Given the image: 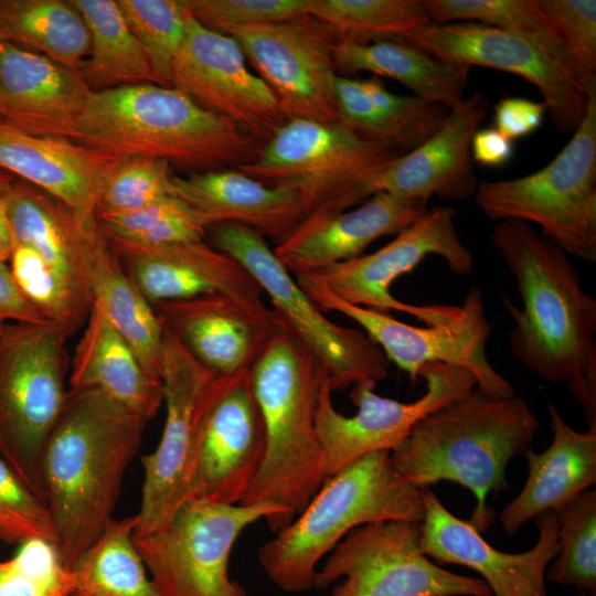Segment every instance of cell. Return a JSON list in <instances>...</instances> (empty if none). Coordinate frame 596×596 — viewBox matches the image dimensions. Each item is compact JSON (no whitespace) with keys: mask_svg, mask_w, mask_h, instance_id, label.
Wrapping results in <instances>:
<instances>
[{"mask_svg":"<svg viewBox=\"0 0 596 596\" xmlns=\"http://www.w3.org/2000/svg\"><path fill=\"white\" fill-rule=\"evenodd\" d=\"M361 82L390 127L393 140L407 151L427 140L448 116L449 110L441 105L390 92L375 76Z\"/></svg>","mask_w":596,"mask_h":596,"instance_id":"46","label":"cell"},{"mask_svg":"<svg viewBox=\"0 0 596 596\" xmlns=\"http://www.w3.org/2000/svg\"><path fill=\"white\" fill-rule=\"evenodd\" d=\"M11 322H46L40 311L23 296L9 266L0 260V327Z\"/></svg>","mask_w":596,"mask_h":596,"instance_id":"51","label":"cell"},{"mask_svg":"<svg viewBox=\"0 0 596 596\" xmlns=\"http://www.w3.org/2000/svg\"><path fill=\"white\" fill-rule=\"evenodd\" d=\"M475 204L492 221L535 224L570 256L596 262V87L583 120L544 168L478 183Z\"/></svg>","mask_w":596,"mask_h":596,"instance_id":"8","label":"cell"},{"mask_svg":"<svg viewBox=\"0 0 596 596\" xmlns=\"http://www.w3.org/2000/svg\"><path fill=\"white\" fill-rule=\"evenodd\" d=\"M488 105L479 92L465 97L427 140L389 164L375 180V193L387 192L425 202L433 195L450 201L473 196L479 182L470 147L487 116Z\"/></svg>","mask_w":596,"mask_h":596,"instance_id":"25","label":"cell"},{"mask_svg":"<svg viewBox=\"0 0 596 596\" xmlns=\"http://www.w3.org/2000/svg\"><path fill=\"white\" fill-rule=\"evenodd\" d=\"M556 33L564 62L587 92L596 87V1L538 0Z\"/></svg>","mask_w":596,"mask_h":596,"instance_id":"45","label":"cell"},{"mask_svg":"<svg viewBox=\"0 0 596 596\" xmlns=\"http://www.w3.org/2000/svg\"><path fill=\"white\" fill-rule=\"evenodd\" d=\"M2 200L15 245L33 248L53 270L94 299L92 268L106 238L97 215L76 212L22 180H15Z\"/></svg>","mask_w":596,"mask_h":596,"instance_id":"27","label":"cell"},{"mask_svg":"<svg viewBox=\"0 0 596 596\" xmlns=\"http://www.w3.org/2000/svg\"><path fill=\"white\" fill-rule=\"evenodd\" d=\"M307 14L337 41L398 40L432 23L425 0H308Z\"/></svg>","mask_w":596,"mask_h":596,"instance_id":"37","label":"cell"},{"mask_svg":"<svg viewBox=\"0 0 596 596\" xmlns=\"http://www.w3.org/2000/svg\"><path fill=\"white\" fill-rule=\"evenodd\" d=\"M97 219L107 237L147 246L203 241L207 230L196 211L175 195Z\"/></svg>","mask_w":596,"mask_h":596,"instance_id":"41","label":"cell"},{"mask_svg":"<svg viewBox=\"0 0 596 596\" xmlns=\"http://www.w3.org/2000/svg\"><path fill=\"white\" fill-rule=\"evenodd\" d=\"M455 217L456 212L450 206L427 210L376 252L313 273L349 304L384 313L406 312L428 327L454 322L462 316V306L411 305L396 299L390 288L428 255L441 257L455 274L471 273L473 256L459 238Z\"/></svg>","mask_w":596,"mask_h":596,"instance_id":"15","label":"cell"},{"mask_svg":"<svg viewBox=\"0 0 596 596\" xmlns=\"http://www.w3.org/2000/svg\"><path fill=\"white\" fill-rule=\"evenodd\" d=\"M300 288L323 312L337 311L358 322L390 362L415 381L428 363H445L469 370L477 387L497 398L515 396L512 384L494 370L486 345L491 326L482 292L473 286L462 302V316L447 324L417 327L392 316L349 304L334 295L316 273L295 275Z\"/></svg>","mask_w":596,"mask_h":596,"instance_id":"14","label":"cell"},{"mask_svg":"<svg viewBox=\"0 0 596 596\" xmlns=\"http://www.w3.org/2000/svg\"><path fill=\"white\" fill-rule=\"evenodd\" d=\"M445 62L500 70L524 78L541 94L554 127L574 132L589 92L546 47L523 35L477 22L429 23L402 39Z\"/></svg>","mask_w":596,"mask_h":596,"instance_id":"18","label":"cell"},{"mask_svg":"<svg viewBox=\"0 0 596 596\" xmlns=\"http://www.w3.org/2000/svg\"><path fill=\"white\" fill-rule=\"evenodd\" d=\"M262 519L274 533L289 524L272 503L192 498L161 528L134 534V542L160 596H247L230 576V556L240 534Z\"/></svg>","mask_w":596,"mask_h":596,"instance_id":"10","label":"cell"},{"mask_svg":"<svg viewBox=\"0 0 596 596\" xmlns=\"http://www.w3.org/2000/svg\"><path fill=\"white\" fill-rule=\"evenodd\" d=\"M422 490L394 470L390 450L371 453L328 477L307 507L257 552L267 577L287 593L313 587L319 563L354 528L421 523Z\"/></svg>","mask_w":596,"mask_h":596,"instance_id":"6","label":"cell"},{"mask_svg":"<svg viewBox=\"0 0 596 596\" xmlns=\"http://www.w3.org/2000/svg\"><path fill=\"white\" fill-rule=\"evenodd\" d=\"M170 86L262 145L287 121L272 89L248 70L236 41L190 14L171 66Z\"/></svg>","mask_w":596,"mask_h":596,"instance_id":"19","label":"cell"},{"mask_svg":"<svg viewBox=\"0 0 596 596\" xmlns=\"http://www.w3.org/2000/svg\"><path fill=\"white\" fill-rule=\"evenodd\" d=\"M149 421L96 389H70L41 465L54 545L71 564L114 519Z\"/></svg>","mask_w":596,"mask_h":596,"instance_id":"2","label":"cell"},{"mask_svg":"<svg viewBox=\"0 0 596 596\" xmlns=\"http://www.w3.org/2000/svg\"><path fill=\"white\" fill-rule=\"evenodd\" d=\"M274 93L287 121L339 123L334 99L336 36L306 14L292 20L223 26Z\"/></svg>","mask_w":596,"mask_h":596,"instance_id":"17","label":"cell"},{"mask_svg":"<svg viewBox=\"0 0 596 596\" xmlns=\"http://www.w3.org/2000/svg\"><path fill=\"white\" fill-rule=\"evenodd\" d=\"M419 376L426 382V392L409 403L376 394V384L371 382L353 385L350 398L358 408L353 416L336 409L333 391L329 377L326 379L316 411V432L327 478L371 453L392 451L422 418L477 386L469 370L445 363L425 364Z\"/></svg>","mask_w":596,"mask_h":596,"instance_id":"16","label":"cell"},{"mask_svg":"<svg viewBox=\"0 0 596 596\" xmlns=\"http://www.w3.org/2000/svg\"><path fill=\"white\" fill-rule=\"evenodd\" d=\"M0 596H73L71 568L53 542L28 541L0 562Z\"/></svg>","mask_w":596,"mask_h":596,"instance_id":"44","label":"cell"},{"mask_svg":"<svg viewBox=\"0 0 596 596\" xmlns=\"http://www.w3.org/2000/svg\"><path fill=\"white\" fill-rule=\"evenodd\" d=\"M540 422L522 396L497 398L477 386L422 418L391 451L398 476L423 490L454 481L471 491L470 520L480 533L494 520L488 496L509 488V462L532 447Z\"/></svg>","mask_w":596,"mask_h":596,"instance_id":"3","label":"cell"},{"mask_svg":"<svg viewBox=\"0 0 596 596\" xmlns=\"http://www.w3.org/2000/svg\"><path fill=\"white\" fill-rule=\"evenodd\" d=\"M163 326L204 366L221 375L249 368L280 327L262 300L223 294L159 302Z\"/></svg>","mask_w":596,"mask_h":596,"instance_id":"22","label":"cell"},{"mask_svg":"<svg viewBox=\"0 0 596 596\" xmlns=\"http://www.w3.org/2000/svg\"><path fill=\"white\" fill-rule=\"evenodd\" d=\"M171 182L173 195L195 210L206 228L238 223L279 242L307 217L296 188L264 184L236 169L172 173Z\"/></svg>","mask_w":596,"mask_h":596,"instance_id":"28","label":"cell"},{"mask_svg":"<svg viewBox=\"0 0 596 596\" xmlns=\"http://www.w3.org/2000/svg\"><path fill=\"white\" fill-rule=\"evenodd\" d=\"M555 515L560 549L546 582L596 594V491H583Z\"/></svg>","mask_w":596,"mask_h":596,"instance_id":"39","label":"cell"},{"mask_svg":"<svg viewBox=\"0 0 596 596\" xmlns=\"http://www.w3.org/2000/svg\"><path fill=\"white\" fill-rule=\"evenodd\" d=\"M116 158L75 141L35 135L0 117V169L83 214H96L104 174Z\"/></svg>","mask_w":596,"mask_h":596,"instance_id":"29","label":"cell"},{"mask_svg":"<svg viewBox=\"0 0 596 596\" xmlns=\"http://www.w3.org/2000/svg\"><path fill=\"white\" fill-rule=\"evenodd\" d=\"M232 376L204 366L163 326L166 422L157 448L141 458L143 482L134 534L161 528L191 499L205 422Z\"/></svg>","mask_w":596,"mask_h":596,"instance_id":"11","label":"cell"},{"mask_svg":"<svg viewBox=\"0 0 596 596\" xmlns=\"http://www.w3.org/2000/svg\"><path fill=\"white\" fill-rule=\"evenodd\" d=\"M546 105L523 97H503L494 106L493 125L511 141L538 130L544 119Z\"/></svg>","mask_w":596,"mask_h":596,"instance_id":"50","label":"cell"},{"mask_svg":"<svg viewBox=\"0 0 596 596\" xmlns=\"http://www.w3.org/2000/svg\"><path fill=\"white\" fill-rule=\"evenodd\" d=\"M406 152L396 142L368 139L341 121L291 119L236 170L264 184L296 188L308 216L342 212L371 198L379 175Z\"/></svg>","mask_w":596,"mask_h":596,"instance_id":"7","label":"cell"},{"mask_svg":"<svg viewBox=\"0 0 596 596\" xmlns=\"http://www.w3.org/2000/svg\"><path fill=\"white\" fill-rule=\"evenodd\" d=\"M425 6L433 23L467 21L503 29L540 43L566 67L561 42L538 0H425Z\"/></svg>","mask_w":596,"mask_h":596,"instance_id":"40","label":"cell"},{"mask_svg":"<svg viewBox=\"0 0 596 596\" xmlns=\"http://www.w3.org/2000/svg\"><path fill=\"white\" fill-rule=\"evenodd\" d=\"M490 241L515 278L522 309L503 298L515 324L512 354L541 379L565 383L596 426V299L571 256L523 221L503 220Z\"/></svg>","mask_w":596,"mask_h":596,"instance_id":"1","label":"cell"},{"mask_svg":"<svg viewBox=\"0 0 596 596\" xmlns=\"http://www.w3.org/2000/svg\"><path fill=\"white\" fill-rule=\"evenodd\" d=\"M15 180L17 178L14 175L0 169V196L11 188Z\"/></svg>","mask_w":596,"mask_h":596,"instance_id":"54","label":"cell"},{"mask_svg":"<svg viewBox=\"0 0 596 596\" xmlns=\"http://www.w3.org/2000/svg\"><path fill=\"white\" fill-rule=\"evenodd\" d=\"M421 550L439 564H457L481 575L494 596H547L545 573L558 553L553 511L538 514L535 544L521 553L490 545L469 522L453 514L429 489L422 490Z\"/></svg>","mask_w":596,"mask_h":596,"instance_id":"20","label":"cell"},{"mask_svg":"<svg viewBox=\"0 0 596 596\" xmlns=\"http://www.w3.org/2000/svg\"><path fill=\"white\" fill-rule=\"evenodd\" d=\"M2 196H0V260L7 263L13 252L15 242L7 217Z\"/></svg>","mask_w":596,"mask_h":596,"instance_id":"53","label":"cell"},{"mask_svg":"<svg viewBox=\"0 0 596 596\" xmlns=\"http://www.w3.org/2000/svg\"><path fill=\"white\" fill-rule=\"evenodd\" d=\"M9 262L20 291L47 322L72 336L87 321L93 297L53 270L33 248L17 244Z\"/></svg>","mask_w":596,"mask_h":596,"instance_id":"38","label":"cell"},{"mask_svg":"<svg viewBox=\"0 0 596 596\" xmlns=\"http://www.w3.org/2000/svg\"><path fill=\"white\" fill-rule=\"evenodd\" d=\"M92 89L77 72L0 41V117L35 135L73 141Z\"/></svg>","mask_w":596,"mask_h":596,"instance_id":"26","label":"cell"},{"mask_svg":"<svg viewBox=\"0 0 596 596\" xmlns=\"http://www.w3.org/2000/svg\"><path fill=\"white\" fill-rule=\"evenodd\" d=\"M73 141L113 158L148 157L199 172L236 169L262 143L172 86L92 91Z\"/></svg>","mask_w":596,"mask_h":596,"instance_id":"4","label":"cell"},{"mask_svg":"<svg viewBox=\"0 0 596 596\" xmlns=\"http://www.w3.org/2000/svg\"><path fill=\"white\" fill-rule=\"evenodd\" d=\"M0 31L75 72L89 51L87 26L71 0H0Z\"/></svg>","mask_w":596,"mask_h":596,"instance_id":"35","label":"cell"},{"mask_svg":"<svg viewBox=\"0 0 596 596\" xmlns=\"http://www.w3.org/2000/svg\"><path fill=\"white\" fill-rule=\"evenodd\" d=\"M547 408L552 443L540 454L532 447L524 453L528 462L525 483L499 513L502 530L509 535L542 512L557 513L596 483V426L578 432L553 404L549 403Z\"/></svg>","mask_w":596,"mask_h":596,"instance_id":"30","label":"cell"},{"mask_svg":"<svg viewBox=\"0 0 596 596\" xmlns=\"http://www.w3.org/2000/svg\"><path fill=\"white\" fill-rule=\"evenodd\" d=\"M427 210L421 199L377 192L351 211L308 215L274 253L289 273L319 272L361 256L373 241L398 234Z\"/></svg>","mask_w":596,"mask_h":596,"instance_id":"24","label":"cell"},{"mask_svg":"<svg viewBox=\"0 0 596 596\" xmlns=\"http://www.w3.org/2000/svg\"><path fill=\"white\" fill-rule=\"evenodd\" d=\"M205 26H247L292 20L307 14L308 0H180Z\"/></svg>","mask_w":596,"mask_h":596,"instance_id":"48","label":"cell"},{"mask_svg":"<svg viewBox=\"0 0 596 596\" xmlns=\"http://www.w3.org/2000/svg\"><path fill=\"white\" fill-rule=\"evenodd\" d=\"M471 158L483 167H501L513 156V142L494 127L478 129L471 140Z\"/></svg>","mask_w":596,"mask_h":596,"instance_id":"52","label":"cell"},{"mask_svg":"<svg viewBox=\"0 0 596 596\" xmlns=\"http://www.w3.org/2000/svg\"><path fill=\"white\" fill-rule=\"evenodd\" d=\"M107 238L128 277L152 306L207 294L260 300L263 290L252 275L203 241L147 246Z\"/></svg>","mask_w":596,"mask_h":596,"instance_id":"23","label":"cell"},{"mask_svg":"<svg viewBox=\"0 0 596 596\" xmlns=\"http://www.w3.org/2000/svg\"><path fill=\"white\" fill-rule=\"evenodd\" d=\"M421 534L418 522L354 528L318 567L313 588L342 578L330 596H492L481 578L453 573L426 556Z\"/></svg>","mask_w":596,"mask_h":596,"instance_id":"13","label":"cell"},{"mask_svg":"<svg viewBox=\"0 0 596 596\" xmlns=\"http://www.w3.org/2000/svg\"><path fill=\"white\" fill-rule=\"evenodd\" d=\"M170 164L148 157L116 158L96 202L97 217L129 213L173 195Z\"/></svg>","mask_w":596,"mask_h":596,"instance_id":"42","label":"cell"},{"mask_svg":"<svg viewBox=\"0 0 596 596\" xmlns=\"http://www.w3.org/2000/svg\"><path fill=\"white\" fill-rule=\"evenodd\" d=\"M136 517L113 519L70 566L73 596H160L134 542Z\"/></svg>","mask_w":596,"mask_h":596,"instance_id":"36","label":"cell"},{"mask_svg":"<svg viewBox=\"0 0 596 596\" xmlns=\"http://www.w3.org/2000/svg\"><path fill=\"white\" fill-rule=\"evenodd\" d=\"M94 301L132 350L146 373L161 381L163 323L126 274L106 236L92 268Z\"/></svg>","mask_w":596,"mask_h":596,"instance_id":"34","label":"cell"},{"mask_svg":"<svg viewBox=\"0 0 596 596\" xmlns=\"http://www.w3.org/2000/svg\"><path fill=\"white\" fill-rule=\"evenodd\" d=\"M333 55L337 67L393 78L414 96L448 110L458 107L466 97L471 67L438 60L401 40H339Z\"/></svg>","mask_w":596,"mask_h":596,"instance_id":"32","label":"cell"},{"mask_svg":"<svg viewBox=\"0 0 596 596\" xmlns=\"http://www.w3.org/2000/svg\"><path fill=\"white\" fill-rule=\"evenodd\" d=\"M215 248L235 258L266 292L284 324L324 364L332 391L386 377L390 361L362 330L324 316L275 255L266 238L238 223L211 227Z\"/></svg>","mask_w":596,"mask_h":596,"instance_id":"12","label":"cell"},{"mask_svg":"<svg viewBox=\"0 0 596 596\" xmlns=\"http://www.w3.org/2000/svg\"><path fill=\"white\" fill-rule=\"evenodd\" d=\"M333 88L341 123L368 139L395 142L360 79L337 75Z\"/></svg>","mask_w":596,"mask_h":596,"instance_id":"49","label":"cell"},{"mask_svg":"<svg viewBox=\"0 0 596 596\" xmlns=\"http://www.w3.org/2000/svg\"><path fill=\"white\" fill-rule=\"evenodd\" d=\"M0 540L22 544L31 540L54 543L46 504L0 456Z\"/></svg>","mask_w":596,"mask_h":596,"instance_id":"47","label":"cell"},{"mask_svg":"<svg viewBox=\"0 0 596 596\" xmlns=\"http://www.w3.org/2000/svg\"><path fill=\"white\" fill-rule=\"evenodd\" d=\"M249 372L265 424L266 454L241 503L278 505L290 523L327 479L316 411L328 371L280 320Z\"/></svg>","mask_w":596,"mask_h":596,"instance_id":"5","label":"cell"},{"mask_svg":"<svg viewBox=\"0 0 596 596\" xmlns=\"http://www.w3.org/2000/svg\"><path fill=\"white\" fill-rule=\"evenodd\" d=\"M6 40L3 33L0 31V41Z\"/></svg>","mask_w":596,"mask_h":596,"instance_id":"56","label":"cell"},{"mask_svg":"<svg viewBox=\"0 0 596 596\" xmlns=\"http://www.w3.org/2000/svg\"><path fill=\"white\" fill-rule=\"evenodd\" d=\"M70 337L47 321L0 327V456L43 502L42 456L67 395Z\"/></svg>","mask_w":596,"mask_h":596,"instance_id":"9","label":"cell"},{"mask_svg":"<svg viewBox=\"0 0 596 596\" xmlns=\"http://www.w3.org/2000/svg\"><path fill=\"white\" fill-rule=\"evenodd\" d=\"M70 389H96L150 421L163 403L162 383L137 356L94 301L71 364Z\"/></svg>","mask_w":596,"mask_h":596,"instance_id":"31","label":"cell"},{"mask_svg":"<svg viewBox=\"0 0 596 596\" xmlns=\"http://www.w3.org/2000/svg\"><path fill=\"white\" fill-rule=\"evenodd\" d=\"M137 41L148 54L163 86L185 35L189 13L180 0H117Z\"/></svg>","mask_w":596,"mask_h":596,"instance_id":"43","label":"cell"},{"mask_svg":"<svg viewBox=\"0 0 596 596\" xmlns=\"http://www.w3.org/2000/svg\"><path fill=\"white\" fill-rule=\"evenodd\" d=\"M89 33V51L77 68L92 91L162 85L152 63L114 0H71ZM163 86V85H162Z\"/></svg>","mask_w":596,"mask_h":596,"instance_id":"33","label":"cell"},{"mask_svg":"<svg viewBox=\"0 0 596 596\" xmlns=\"http://www.w3.org/2000/svg\"><path fill=\"white\" fill-rule=\"evenodd\" d=\"M596 594H590V596H595ZM574 596H587L586 593H578V594H575Z\"/></svg>","mask_w":596,"mask_h":596,"instance_id":"55","label":"cell"},{"mask_svg":"<svg viewBox=\"0 0 596 596\" xmlns=\"http://www.w3.org/2000/svg\"><path fill=\"white\" fill-rule=\"evenodd\" d=\"M265 454V424L246 368L233 374L207 416L191 499L241 503Z\"/></svg>","mask_w":596,"mask_h":596,"instance_id":"21","label":"cell"}]
</instances>
